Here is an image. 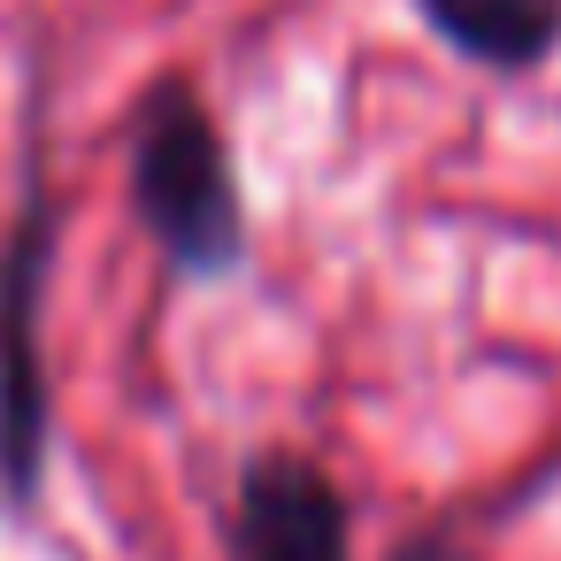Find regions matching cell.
Returning a JSON list of instances; mask_svg holds the SVG:
<instances>
[{
	"instance_id": "6da1fadb",
	"label": "cell",
	"mask_w": 561,
	"mask_h": 561,
	"mask_svg": "<svg viewBox=\"0 0 561 561\" xmlns=\"http://www.w3.org/2000/svg\"><path fill=\"white\" fill-rule=\"evenodd\" d=\"M131 201L178 270H224L239 254V193L224 139L185 78L154 85L131 139Z\"/></svg>"
},
{
	"instance_id": "7a4b0ae2",
	"label": "cell",
	"mask_w": 561,
	"mask_h": 561,
	"mask_svg": "<svg viewBox=\"0 0 561 561\" xmlns=\"http://www.w3.org/2000/svg\"><path fill=\"white\" fill-rule=\"evenodd\" d=\"M47 216L32 208L0 254V484L9 500L32 492L39 477V446H47V400H39V346H32V316H39V270H47Z\"/></svg>"
},
{
	"instance_id": "3957f363",
	"label": "cell",
	"mask_w": 561,
	"mask_h": 561,
	"mask_svg": "<svg viewBox=\"0 0 561 561\" xmlns=\"http://www.w3.org/2000/svg\"><path fill=\"white\" fill-rule=\"evenodd\" d=\"M231 561H346V507L300 454H262L239 477Z\"/></svg>"
},
{
	"instance_id": "277c9868",
	"label": "cell",
	"mask_w": 561,
	"mask_h": 561,
	"mask_svg": "<svg viewBox=\"0 0 561 561\" xmlns=\"http://www.w3.org/2000/svg\"><path fill=\"white\" fill-rule=\"evenodd\" d=\"M423 9L454 47L492 62H523L561 32V0H423Z\"/></svg>"
}]
</instances>
